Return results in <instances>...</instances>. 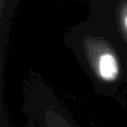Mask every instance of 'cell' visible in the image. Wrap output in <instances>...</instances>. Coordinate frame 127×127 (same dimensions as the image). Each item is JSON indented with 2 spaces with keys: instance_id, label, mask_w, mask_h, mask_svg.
Segmentation results:
<instances>
[{
  "instance_id": "1",
  "label": "cell",
  "mask_w": 127,
  "mask_h": 127,
  "mask_svg": "<svg viewBox=\"0 0 127 127\" xmlns=\"http://www.w3.org/2000/svg\"><path fill=\"white\" fill-rule=\"evenodd\" d=\"M90 65L99 80L105 83H114L121 75V65L113 49L105 45H92Z\"/></svg>"
},
{
  "instance_id": "2",
  "label": "cell",
  "mask_w": 127,
  "mask_h": 127,
  "mask_svg": "<svg viewBox=\"0 0 127 127\" xmlns=\"http://www.w3.org/2000/svg\"><path fill=\"white\" fill-rule=\"evenodd\" d=\"M118 24L127 41V0L118 7Z\"/></svg>"
},
{
  "instance_id": "3",
  "label": "cell",
  "mask_w": 127,
  "mask_h": 127,
  "mask_svg": "<svg viewBox=\"0 0 127 127\" xmlns=\"http://www.w3.org/2000/svg\"><path fill=\"white\" fill-rule=\"evenodd\" d=\"M47 124H48V127H70L66 123L64 119H56V118H48L47 121Z\"/></svg>"
},
{
  "instance_id": "4",
  "label": "cell",
  "mask_w": 127,
  "mask_h": 127,
  "mask_svg": "<svg viewBox=\"0 0 127 127\" xmlns=\"http://www.w3.org/2000/svg\"><path fill=\"white\" fill-rule=\"evenodd\" d=\"M4 2H6V0H1V12H3V8H4Z\"/></svg>"
}]
</instances>
